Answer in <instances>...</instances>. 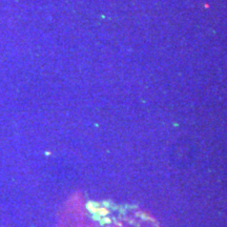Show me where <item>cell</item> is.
I'll return each mask as SVG.
<instances>
[{"label": "cell", "mask_w": 227, "mask_h": 227, "mask_svg": "<svg viewBox=\"0 0 227 227\" xmlns=\"http://www.w3.org/2000/svg\"><path fill=\"white\" fill-rule=\"evenodd\" d=\"M117 227H162L156 219L147 212L138 208H127L122 210L116 218Z\"/></svg>", "instance_id": "obj_1"}]
</instances>
